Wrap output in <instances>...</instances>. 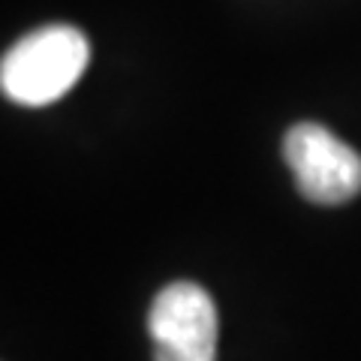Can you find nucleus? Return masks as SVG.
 <instances>
[{"mask_svg": "<svg viewBox=\"0 0 361 361\" xmlns=\"http://www.w3.org/2000/svg\"><path fill=\"white\" fill-rule=\"evenodd\" d=\"M90 61L85 33L73 25H49L27 33L4 54L0 87L18 106H49L70 94Z\"/></svg>", "mask_w": 361, "mask_h": 361, "instance_id": "1", "label": "nucleus"}, {"mask_svg": "<svg viewBox=\"0 0 361 361\" xmlns=\"http://www.w3.org/2000/svg\"><path fill=\"white\" fill-rule=\"evenodd\" d=\"M283 157L301 196L316 205H343L361 193V154L322 123H295L283 139Z\"/></svg>", "mask_w": 361, "mask_h": 361, "instance_id": "2", "label": "nucleus"}, {"mask_svg": "<svg viewBox=\"0 0 361 361\" xmlns=\"http://www.w3.org/2000/svg\"><path fill=\"white\" fill-rule=\"evenodd\" d=\"M154 361H217V307L196 283H172L151 304Z\"/></svg>", "mask_w": 361, "mask_h": 361, "instance_id": "3", "label": "nucleus"}]
</instances>
